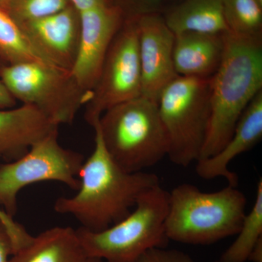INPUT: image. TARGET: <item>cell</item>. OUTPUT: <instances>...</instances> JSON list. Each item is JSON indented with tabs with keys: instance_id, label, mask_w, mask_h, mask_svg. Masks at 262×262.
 Here are the masks:
<instances>
[{
	"instance_id": "obj_1",
	"label": "cell",
	"mask_w": 262,
	"mask_h": 262,
	"mask_svg": "<svg viewBox=\"0 0 262 262\" xmlns=\"http://www.w3.org/2000/svg\"><path fill=\"white\" fill-rule=\"evenodd\" d=\"M94 129V151L81 168L77 194L58 198L54 210L72 215L86 230L100 232L125 218L160 180L156 174L131 173L119 166L108 154L99 131Z\"/></svg>"
},
{
	"instance_id": "obj_2",
	"label": "cell",
	"mask_w": 262,
	"mask_h": 262,
	"mask_svg": "<svg viewBox=\"0 0 262 262\" xmlns=\"http://www.w3.org/2000/svg\"><path fill=\"white\" fill-rule=\"evenodd\" d=\"M261 91L262 37L226 33L223 58L211 77V117L199 160L224 147L244 110Z\"/></svg>"
},
{
	"instance_id": "obj_3",
	"label": "cell",
	"mask_w": 262,
	"mask_h": 262,
	"mask_svg": "<svg viewBox=\"0 0 262 262\" xmlns=\"http://www.w3.org/2000/svg\"><path fill=\"white\" fill-rule=\"evenodd\" d=\"M246 203L237 187L206 192L192 184H180L169 192L165 234L169 241L181 244H215L238 233Z\"/></svg>"
},
{
	"instance_id": "obj_4",
	"label": "cell",
	"mask_w": 262,
	"mask_h": 262,
	"mask_svg": "<svg viewBox=\"0 0 262 262\" xmlns=\"http://www.w3.org/2000/svg\"><path fill=\"white\" fill-rule=\"evenodd\" d=\"M108 154L127 172L144 171L168 157V135L158 102L140 96L108 108L92 126Z\"/></svg>"
},
{
	"instance_id": "obj_5",
	"label": "cell",
	"mask_w": 262,
	"mask_h": 262,
	"mask_svg": "<svg viewBox=\"0 0 262 262\" xmlns=\"http://www.w3.org/2000/svg\"><path fill=\"white\" fill-rule=\"evenodd\" d=\"M168 194L158 184L141 196L125 218L108 228L100 232L76 229L86 256L104 262H138L149 250L166 248Z\"/></svg>"
},
{
	"instance_id": "obj_6",
	"label": "cell",
	"mask_w": 262,
	"mask_h": 262,
	"mask_svg": "<svg viewBox=\"0 0 262 262\" xmlns=\"http://www.w3.org/2000/svg\"><path fill=\"white\" fill-rule=\"evenodd\" d=\"M158 110L167 135L168 158L187 167L201 158L211 117V77L177 76L162 91Z\"/></svg>"
},
{
	"instance_id": "obj_7",
	"label": "cell",
	"mask_w": 262,
	"mask_h": 262,
	"mask_svg": "<svg viewBox=\"0 0 262 262\" xmlns=\"http://www.w3.org/2000/svg\"><path fill=\"white\" fill-rule=\"evenodd\" d=\"M0 80L16 101L34 106L58 126L72 124L89 98L70 72L48 63L3 66Z\"/></svg>"
},
{
	"instance_id": "obj_8",
	"label": "cell",
	"mask_w": 262,
	"mask_h": 262,
	"mask_svg": "<svg viewBox=\"0 0 262 262\" xmlns=\"http://www.w3.org/2000/svg\"><path fill=\"white\" fill-rule=\"evenodd\" d=\"M58 130L35 143L18 159L0 165V206L10 216L17 211L21 189L42 182L63 183L74 190L80 187L83 155L65 149L58 140Z\"/></svg>"
},
{
	"instance_id": "obj_9",
	"label": "cell",
	"mask_w": 262,
	"mask_h": 262,
	"mask_svg": "<svg viewBox=\"0 0 262 262\" xmlns=\"http://www.w3.org/2000/svg\"><path fill=\"white\" fill-rule=\"evenodd\" d=\"M142 80L136 17L122 24L110 45L96 85L85 103L91 126L108 108L141 96Z\"/></svg>"
},
{
	"instance_id": "obj_10",
	"label": "cell",
	"mask_w": 262,
	"mask_h": 262,
	"mask_svg": "<svg viewBox=\"0 0 262 262\" xmlns=\"http://www.w3.org/2000/svg\"><path fill=\"white\" fill-rule=\"evenodd\" d=\"M79 13L80 38L71 75L87 94L94 89L110 45L122 24V10L114 4Z\"/></svg>"
},
{
	"instance_id": "obj_11",
	"label": "cell",
	"mask_w": 262,
	"mask_h": 262,
	"mask_svg": "<svg viewBox=\"0 0 262 262\" xmlns=\"http://www.w3.org/2000/svg\"><path fill=\"white\" fill-rule=\"evenodd\" d=\"M141 96L158 102L162 91L178 76L173 62L175 34L160 13L136 17Z\"/></svg>"
},
{
	"instance_id": "obj_12",
	"label": "cell",
	"mask_w": 262,
	"mask_h": 262,
	"mask_svg": "<svg viewBox=\"0 0 262 262\" xmlns=\"http://www.w3.org/2000/svg\"><path fill=\"white\" fill-rule=\"evenodd\" d=\"M18 25L46 61L61 70H72L80 38V16L72 5L56 14Z\"/></svg>"
},
{
	"instance_id": "obj_13",
	"label": "cell",
	"mask_w": 262,
	"mask_h": 262,
	"mask_svg": "<svg viewBox=\"0 0 262 262\" xmlns=\"http://www.w3.org/2000/svg\"><path fill=\"white\" fill-rule=\"evenodd\" d=\"M262 138V91L248 105L239 117L233 134L216 154L196 161V172L201 178L222 177L228 185L237 187L238 177L229 168L231 162L256 145Z\"/></svg>"
},
{
	"instance_id": "obj_14",
	"label": "cell",
	"mask_w": 262,
	"mask_h": 262,
	"mask_svg": "<svg viewBox=\"0 0 262 262\" xmlns=\"http://www.w3.org/2000/svg\"><path fill=\"white\" fill-rule=\"evenodd\" d=\"M58 127L30 105L0 108V158L18 159Z\"/></svg>"
},
{
	"instance_id": "obj_15",
	"label": "cell",
	"mask_w": 262,
	"mask_h": 262,
	"mask_svg": "<svg viewBox=\"0 0 262 262\" xmlns=\"http://www.w3.org/2000/svg\"><path fill=\"white\" fill-rule=\"evenodd\" d=\"M225 45L226 33L188 32L175 34L173 62L177 75L210 78L222 63Z\"/></svg>"
},
{
	"instance_id": "obj_16",
	"label": "cell",
	"mask_w": 262,
	"mask_h": 262,
	"mask_svg": "<svg viewBox=\"0 0 262 262\" xmlns=\"http://www.w3.org/2000/svg\"><path fill=\"white\" fill-rule=\"evenodd\" d=\"M87 258L76 229L56 227L33 237L10 262H84Z\"/></svg>"
},
{
	"instance_id": "obj_17",
	"label": "cell",
	"mask_w": 262,
	"mask_h": 262,
	"mask_svg": "<svg viewBox=\"0 0 262 262\" xmlns=\"http://www.w3.org/2000/svg\"><path fill=\"white\" fill-rule=\"evenodd\" d=\"M174 34L229 32L224 13L223 0H179L163 15Z\"/></svg>"
},
{
	"instance_id": "obj_18",
	"label": "cell",
	"mask_w": 262,
	"mask_h": 262,
	"mask_svg": "<svg viewBox=\"0 0 262 262\" xmlns=\"http://www.w3.org/2000/svg\"><path fill=\"white\" fill-rule=\"evenodd\" d=\"M0 61L4 65L30 62L51 64L33 48L18 24L2 6H0Z\"/></svg>"
},
{
	"instance_id": "obj_19",
	"label": "cell",
	"mask_w": 262,
	"mask_h": 262,
	"mask_svg": "<svg viewBox=\"0 0 262 262\" xmlns=\"http://www.w3.org/2000/svg\"><path fill=\"white\" fill-rule=\"evenodd\" d=\"M237 238L223 253L222 262H247L253 248L262 239V180L258 181L256 199L246 213Z\"/></svg>"
},
{
	"instance_id": "obj_20",
	"label": "cell",
	"mask_w": 262,
	"mask_h": 262,
	"mask_svg": "<svg viewBox=\"0 0 262 262\" xmlns=\"http://www.w3.org/2000/svg\"><path fill=\"white\" fill-rule=\"evenodd\" d=\"M223 5L229 32L262 37V5L257 0H223Z\"/></svg>"
},
{
	"instance_id": "obj_21",
	"label": "cell",
	"mask_w": 262,
	"mask_h": 262,
	"mask_svg": "<svg viewBox=\"0 0 262 262\" xmlns=\"http://www.w3.org/2000/svg\"><path fill=\"white\" fill-rule=\"evenodd\" d=\"M70 0H8L4 8L18 24L56 14L69 6Z\"/></svg>"
},
{
	"instance_id": "obj_22",
	"label": "cell",
	"mask_w": 262,
	"mask_h": 262,
	"mask_svg": "<svg viewBox=\"0 0 262 262\" xmlns=\"http://www.w3.org/2000/svg\"><path fill=\"white\" fill-rule=\"evenodd\" d=\"M0 220L4 224L9 234L13 245V255L32 242L34 236L31 235L23 225L15 222L13 217L10 216L2 208H0Z\"/></svg>"
},
{
	"instance_id": "obj_23",
	"label": "cell",
	"mask_w": 262,
	"mask_h": 262,
	"mask_svg": "<svg viewBox=\"0 0 262 262\" xmlns=\"http://www.w3.org/2000/svg\"><path fill=\"white\" fill-rule=\"evenodd\" d=\"M138 262H194L187 253L177 249L155 248L146 251Z\"/></svg>"
},
{
	"instance_id": "obj_24",
	"label": "cell",
	"mask_w": 262,
	"mask_h": 262,
	"mask_svg": "<svg viewBox=\"0 0 262 262\" xmlns=\"http://www.w3.org/2000/svg\"><path fill=\"white\" fill-rule=\"evenodd\" d=\"M168 0H133L134 3V17L142 16V15L160 13Z\"/></svg>"
},
{
	"instance_id": "obj_25",
	"label": "cell",
	"mask_w": 262,
	"mask_h": 262,
	"mask_svg": "<svg viewBox=\"0 0 262 262\" xmlns=\"http://www.w3.org/2000/svg\"><path fill=\"white\" fill-rule=\"evenodd\" d=\"M13 255V248L9 234L0 220V262H10Z\"/></svg>"
},
{
	"instance_id": "obj_26",
	"label": "cell",
	"mask_w": 262,
	"mask_h": 262,
	"mask_svg": "<svg viewBox=\"0 0 262 262\" xmlns=\"http://www.w3.org/2000/svg\"><path fill=\"white\" fill-rule=\"evenodd\" d=\"M72 6L78 13L92 9L96 7L106 4H113L111 0H70Z\"/></svg>"
},
{
	"instance_id": "obj_27",
	"label": "cell",
	"mask_w": 262,
	"mask_h": 262,
	"mask_svg": "<svg viewBox=\"0 0 262 262\" xmlns=\"http://www.w3.org/2000/svg\"><path fill=\"white\" fill-rule=\"evenodd\" d=\"M16 100L10 94L4 84L0 80V108H13Z\"/></svg>"
},
{
	"instance_id": "obj_28",
	"label": "cell",
	"mask_w": 262,
	"mask_h": 262,
	"mask_svg": "<svg viewBox=\"0 0 262 262\" xmlns=\"http://www.w3.org/2000/svg\"><path fill=\"white\" fill-rule=\"evenodd\" d=\"M248 261L252 262H262V239L253 248L250 253Z\"/></svg>"
},
{
	"instance_id": "obj_29",
	"label": "cell",
	"mask_w": 262,
	"mask_h": 262,
	"mask_svg": "<svg viewBox=\"0 0 262 262\" xmlns=\"http://www.w3.org/2000/svg\"><path fill=\"white\" fill-rule=\"evenodd\" d=\"M84 262H104L103 260L100 259V258H94V257H88L86 261Z\"/></svg>"
},
{
	"instance_id": "obj_30",
	"label": "cell",
	"mask_w": 262,
	"mask_h": 262,
	"mask_svg": "<svg viewBox=\"0 0 262 262\" xmlns=\"http://www.w3.org/2000/svg\"><path fill=\"white\" fill-rule=\"evenodd\" d=\"M8 0H0V6L3 7V8H4L5 6V5L7 4V3H8Z\"/></svg>"
},
{
	"instance_id": "obj_31",
	"label": "cell",
	"mask_w": 262,
	"mask_h": 262,
	"mask_svg": "<svg viewBox=\"0 0 262 262\" xmlns=\"http://www.w3.org/2000/svg\"><path fill=\"white\" fill-rule=\"evenodd\" d=\"M257 1L260 3V4L262 5V0H257Z\"/></svg>"
},
{
	"instance_id": "obj_32",
	"label": "cell",
	"mask_w": 262,
	"mask_h": 262,
	"mask_svg": "<svg viewBox=\"0 0 262 262\" xmlns=\"http://www.w3.org/2000/svg\"><path fill=\"white\" fill-rule=\"evenodd\" d=\"M3 66H4V65L1 64V63H0V69H1V67H3Z\"/></svg>"
},
{
	"instance_id": "obj_33",
	"label": "cell",
	"mask_w": 262,
	"mask_h": 262,
	"mask_svg": "<svg viewBox=\"0 0 262 262\" xmlns=\"http://www.w3.org/2000/svg\"><path fill=\"white\" fill-rule=\"evenodd\" d=\"M168 1H172V0H168ZM176 1H179V0H176Z\"/></svg>"
},
{
	"instance_id": "obj_34",
	"label": "cell",
	"mask_w": 262,
	"mask_h": 262,
	"mask_svg": "<svg viewBox=\"0 0 262 262\" xmlns=\"http://www.w3.org/2000/svg\"><path fill=\"white\" fill-rule=\"evenodd\" d=\"M215 262H222V261H220V260H218V261H215Z\"/></svg>"
}]
</instances>
